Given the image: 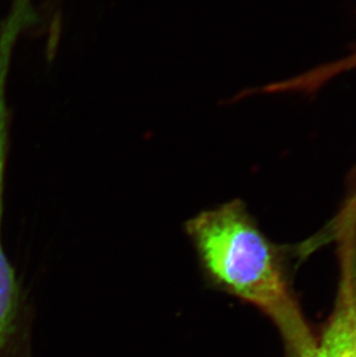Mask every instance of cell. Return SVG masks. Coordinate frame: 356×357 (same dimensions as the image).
<instances>
[{
	"instance_id": "cell-1",
	"label": "cell",
	"mask_w": 356,
	"mask_h": 357,
	"mask_svg": "<svg viewBox=\"0 0 356 357\" xmlns=\"http://www.w3.org/2000/svg\"><path fill=\"white\" fill-rule=\"evenodd\" d=\"M184 231L209 286L281 323L292 317L276 249L243 202L236 199L198 213L184 223Z\"/></svg>"
},
{
	"instance_id": "cell-2",
	"label": "cell",
	"mask_w": 356,
	"mask_h": 357,
	"mask_svg": "<svg viewBox=\"0 0 356 357\" xmlns=\"http://www.w3.org/2000/svg\"><path fill=\"white\" fill-rule=\"evenodd\" d=\"M7 144L8 128L0 123V357H31L27 304L1 237Z\"/></svg>"
},
{
	"instance_id": "cell-3",
	"label": "cell",
	"mask_w": 356,
	"mask_h": 357,
	"mask_svg": "<svg viewBox=\"0 0 356 357\" xmlns=\"http://www.w3.org/2000/svg\"><path fill=\"white\" fill-rule=\"evenodd\" d=\"M301 357H356V321L350 279L341 287L336 310L320 342Z\"/></svg>"
},
{
	"instance_id": "cell-4",
	"label": "cell",
	"mask_w": 356,
	"mask_h": 357,
	"mask_svg": "<svg viewBox=\"0 0 356 357\" xmlns=\"http://www.w3.org/2000/svg\"><path fill=\"white\" fill-rule=\"evenodd\" d=\"M354 68H356V50L348 57L343 58L341 61H336V63H331L329 65V72L333 75H338L343 72L348 71V70H354Z\"/></svg>"
},
{
	"instance_id": "cell-5",
	"label": "cell",
	"mask_w": 356,
	"mask_h": 357,
	"mask_svg": "<svg viewBox=\"0 0 356 357\" xmlns=\"http://www.w3.org/2000/svg\"><path fill=\"white\" fill-rule=\"evenodd\" d=\"M355 186H354V193L350 196V202H347L346 208H345V213L346 215L353 218V215L356 214V172H355Z\"/></svg>"
},
{
	"instance_id": "cell-6",
	"label": "cell",
	"mask_w": 356,
	"mask_h": 357,
	"mask_svg": "<svg viewBox=\"0 0 356 357\" xmlns=\"http://www.w3.org/2000/svg\"><path fill=\"white\" fill-rule=\"evenodd\" d=\"M350 287H352V295H353L354 311H355L356 321V257L354 259L352 272H350Z\"/></svg>"
}]
</instances>
